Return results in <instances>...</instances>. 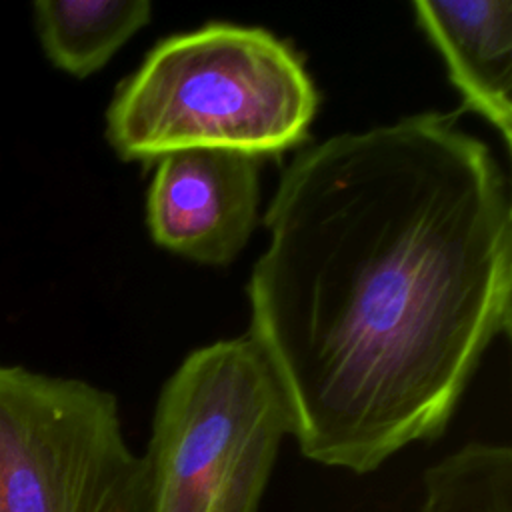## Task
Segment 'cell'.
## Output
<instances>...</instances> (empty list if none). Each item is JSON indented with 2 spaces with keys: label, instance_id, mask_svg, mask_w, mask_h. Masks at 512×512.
Wrapping results in <instances>:
<instances>
[{
  "label": "cell",
  "instance_id": "7",
  "mask_svg": "<svg viewBox=\"0 0 512 512\" xmlns=\"http://www.w3.org/2000/svg\"><path fill=\"white\" fill-rule=\"evenodd\" d=\"M38 36L52 64L84 78L100 70L152 18L148 0H40Z\"/></svg>",
  "mask_w": 512,
  "mask_h": 512
},
{
  "label": "cell",
  "instance_id": "8",
  "mask_svg": "<svg viewBox=\"0 0 512 512\" xmlns=\"http://www.w3.org/2000/svg\"><path fill=\"white\" fill-rule=\"evenodd\" d=\"M416 512H512V448L468 442L422 476Z\"/></svg>",
  "mask_w": 512,
  "mask_h": 512
},
{
  "label": "cell",
  "instance_id": "1",
  "mask_svg": "<svg viewBox=\"0 0 512 512\" xmlns=\"http://www.w3.org/2000/svg\"><path fill=\"white\" fill-rule=\"evenodd\" d=\"M262 224L248 336L304 458L378 470L448 428L510 334L512 204L488 144L420 112L304 146Z\"/></svg>",
  "mask_w": 512,
  "mask_h": 512
},
{
  "label": "cell",
  "instance_id": "6",
  "mask_svg": "<svg viewBox=\"0 0 512 512\" xmlns=\"http://www.w3.org/2000/svg\"><path fill=\"white\" fill-rule=\"evenodd\" d=\"M424 36L442 56L468 112L512 144V2L462 0L412 4Z\"/></svg>",
  "mask_w": 512,
  "mask_h": 512
},
{
  "label": "cell",
  "instance_id": "3",
  "mask_svg": "<svg viewBox=\"0 0 512 512\" xmlns=\"http://www.w3.org/2000/svg\"><path fill=\"white\" fill-rule=\"evenodd\" d=\"M288 400L250 336L190 352L164 382L144 460V512H258Z\"/></svg>",
  "mask_w": 512,
  "mask_h": 512
},
{
  "label": "cell",
  "instance_id": "5",
  "mask_svg": "<svg viewBox=\"0 0 512 512\" xmlns=\"http://www.w3.org/2000/svg\"><path fill=\"white\" fill-rule=\"evenodd\" d=\"M152 166L146 196L152 240L198 264H230L258 222L262 158L186 148L160 156Z\"/></svg>",
  "mask_w": 512,
  "mask_h": 512
},
{
  "label": "cell",
  "instance_id": "4",
  "mask_svg": "<svg viewBox=\"0 0 512 512\" xmlns=\"http://www.w3.org/2000/svg\"><path fill=\"white\" fill-rule=\"evenodd\" d=\"M0 512H144L114 394L0 364Z\"/></svg>",
  "mask_w": 512,
  "mask_h": 512
},
{
  "label": "cell",
  "instance_id": "2",
  "mask_svg": "<svg viewBox=\"0 0 512 512\" xmlns=\"http://www.w3.org/2000/svg\"><path fill=\"white\" fill-rule=\"evenodd\" d=\"M318 92L300 54L258 26L212 22L160 40L118 86L106 138L124 162L186 148L256 158L308 142Z\"/></svg>",
  "mask_w": 512,
  "mask_h": 512
}]
</instances>
